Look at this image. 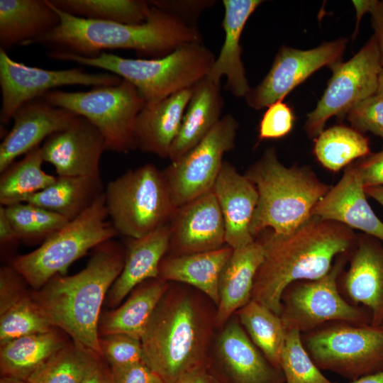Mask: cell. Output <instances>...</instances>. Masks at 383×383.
<instances>
[{
	"mask_svg": "<svg viewBox=\"0 0 383 383\" xmlns=\"http://www.w3.org/2000/svg\"><path fill=\"white\" fill-rule=\"evenodd\" d=\"M301 336L320 370L353 381L383 370V326L331 322Z\"/></svg>",
	"mask_w": 383,
	"mask_h": 383,
	"instance_id": "cell-10",
	"label": "cell"
},
{
	"mask_svg": "<svg viewBox=\"0 0 383 383\" xmlns=\"http://www.w3.org/2000/svg\"><path fill=\"white\" fill-rule=\"evenodd\" d=\"M109 216L124 236L139 238L170 222L177 207L162 172L151 163L128 170L104 191Z\"/></svg>",
	"mask_w": 383,
	"mask_h": 383,
	"instance_id": "cell-8",
	"label": "cell"
},
{
	"mask_svg": "<svg viewBox=\"0 0 383 383\" xmlns=\"http://www.w3.org/2000/svg\"><path fill=\"white\" fill-rule=\"evenodd\" d=\"M233 250L226 245L207 252L163 257L160 265L158 277L166 282L192 285L218 305L220 276Z\"/></svg>",
	"mask_w": 383,
	"mask_h": 383,
	"instance_id": "cell-29",
	"label": "cell"
},
{
	"mask_svg": "<svg viewBox=\"0 0 383 383\" xmlns=\"http://www.w3.org/2000/svg\"><path fill=\"white\" fill-rule=\"evenodd\" d=\"M349 252L338 255L325 276L297 281L284 289L279 316L286 332L295 330L302 333L331 322L372 323L370 312L349 303L338 288V278L348 264Z\"/></svg>",
	"mask_w": 383,
	"mask_h": 383,
	"instance_id": "cell-11",
	"label": "cell"
},
{
	"mask_svg": "<svg viewBox=\"0 0 383 383\" xmlns=\"http://www.w3.org/2000/svg\"><path fill=\"white\" fill-rule=\"evenodd\" d=\"M153 383H163L162 380L158 377Z\"/></svg>",
	"mask_w": 383,
	"mask_h": 383,
	"instance_id": "cell-58",
	"label": "cell"
},
{
	"mask_svg": "<svg viewBox=\"0 0 383 383\" xmlns=\"http://www.w3.org/2000/svg\"><path fill=\"white\" fill-rule=\"evenodd\" d=\"M280 370L284 383H335L323 374L304 346L301 333L286 332Z\"/></svg>",
	"mask_w": 383,
	"mask_h": 383,
	"instance_id": "cell-39",
	"label": "cell"
},
{
	"mask_svg": "<svg viewBox=\"0 0 383 383\" xmlns=\"http://www.w3.org/2000/svg\"><path fill=\"white\" fill-rule=\"evenodd\" d=\"M238 126L231 114L222 116L199 143L162 170L177 208L212 190Z\"/></svg>",
	"mask_w": 383,
	"mask_h": 383,
	"instance_id": "cell-13",
	"label": "cell"
},
{
	"mask_svg": "<svg viewBox=\"0 0 383 383\" xmlns=\"http://www.w3.org/2000/svg\"><path fill=\"white\" fill-rule=\"evenodd\" d=\"M207 383H221V382H219L217 379H216L212 375L209 374L208 375Z\"/></svg>",
	"mask_w": 383,
	"mask_h": 383,
	"instance_id": "cell-57",
	"label": "cell"
},
{
	"mask_svg": "<svg viewBox=\"0 0 383 383\" xmlns=\"http://www.w3.org/2000/svg\"><path fill=\"white\" fill-rule=\"evenodd\" d=\"M40 98L87 119L103 135L107 150L127 153L135 149V123L146 101L129 82L122 79L116 85L82 91L55 89Z\"/></svg>",
	"mask_w": 383,
	"mask_h": 383,
	"instance_id": "cell-9",
	"label": "cell"
},
{
	"mask_svg": "<svg viewBox=\"0 0 383 383\" xmlns=\"http://www.w3.org/2000/svg\"><path fill=\"white\" fill-rule=\"evenodd\" d=\"M264 248L257 238L233 250L219 279V301L216 321L226 323L231 316L251 299L254 279L264 259Z\"/></svg>",
	"mask_w": 383,
	"mask_h": 383,
	"instance_id": "cell-26",
	"label": "cell"
},
{
	"mask_svg": "<svg viewBox=\"0 0 383 383\" xmlns=\"http://www.w3.org/2000/svg\"><path fill=\"white\" fill-rule=\"evenodd\" d=\"M350 383H383V370L360 377Z\"/></svg>",
	"mask_w": 383,
	"mask_h": 383,
	"instance_id": "cell-53",
	"label": "cell"
},
{
	"mask_svg": "<svg viewBox=\"0 0 383 383\" xmlns=\"http://www.w3.org/2000/svg\"><path fill=\"white\" fill-rule=\"evenodd\" d=\"M370 14L372 26L374 31V35L377 42L383 67V0L375 1Z\"/></svg>",
	"mask_w": 383,
	"mask_h": 383,
	"instance_id": "cell-49",
	"label": "cell"
},
{
	"mask_svg": "<svg viewBox=\"0 0 383 383\" xmlns=\"http://www.w3.org/2000/svg\"><path fill=\"white\" fill-rule=\"evenodd\" d=\"M40 147L44 161L55 167L59 177L99 176L101 157L106 150L99 131L79 115Z\"/></svg>",
	"mask_w": 383,
	"mask_h": 383,
	"instance_id": "cell-18",
	"label": "cell"
},
{
	"mask_svg": "<svg viewBox=\"0 0 383 383\" xmlns=\"http://www.w3.org/2000/svg\"><path fill=\"white\" fill-rule=\"evenodd\" d=\"M4 207L21 241L44 242L69 222L55 212L27 202Z\"/></svg>",
	"mask_w": 383,
	"mask_h": 383,
	"instance_id": "cell-38",
	"label": "cell"
},
{
	"mask_svg": "<svg viewBox=\"0 0 383 383\" xmlns=\"http://www.w3.org/2000/svg\"><path fill=\"white\" fill-rule=\"evenodd\" d=\"M41 147L33 149L19 161L1 173L0 204L3 206L23 202L49 185L57 178L43 169Z\"/></svg>",
	"mask_w": 383,
	"mask_h": 383,
	"instance_id": "cell-33",
	"label": "cell"
},
{
	"mask_svg": "<svg viewBox=\"0 0 383 383\" xmlns=\"http://www.w3.org/2000/svg\"><path fill=\"white\" fill-rule=\"evenodd\" d=\"M377 92L383 95V68L379 77V86Z\"/></svg>",
	"mask_w": 383,
	"mask_h": 383,
	"instance_id": "cell-56",
	"label": "cell"
},
{
	"mask_svg": "<svg viewBox=\"0 0 383 383\" xmlns=\"http://www.w3.org/2000/svg\"><path fill=\"white\" fill-rule=\"evenodd\" d=\"M169 224L171 255L207 252L226 245L224 221L213 190L177 207Z\"/></svg>",
	"mask_w": 383,
	"mask_h": 383,
	"instance_id": "cell-17",
	"label": "cell"
},
{
	"mask_svg": "<svg viewBox=\"0 0 383 383\" xmlns=\"http://www.w3.org/2000/svg\"><path fill=\"white\" fill-rule=\"evenodd\" d=\"M170 239L169 223L145 236L130 238L123 270L105 299L108 307L116 308L138 285L158 278L160 265L168 251Z\"/></svg>",
	"mask_w": 383,
	"mask_h": 383,
	"instance_id": "cell-24",
	"label": "cell"
},
{
	"mask_svg": "<svg viewBox=\"0 0 383 383\" xmlns=\"http://www.w3.org/2000/svg\"><path fill=\"white\" fill-rule=\"evenodd\" d=\"M237 311L240 322L252 342L269 362L281 371L286 331L280 316L253 299Z\"/></svg>",
	"mask_w": 383,
	"mask_h": 383,
	"instance_id": "cell-34",
	"label": "cell"
},
{
	"mask_svg": "<svg viewBox=\"0 0 383 383\" xmlns=\"http://www.w3.org/2000/svg\"><path fill=\"white\" fill-rule=\"evenodd\" d=\"M59 23L50 0H0V48L27 46Z\"/></svg>",
	"mask_w": 383,
	"mask_h": 383,
	"instance_id": "cell-27",
	"label": "cell"
},
{
	"mask_svg": "<svg viewBox=\"0 0 383 383\" xmlns=\"http://www.w3.org/2000/svg\"><path fill=\"white\" fill-rule=\"evenodd\" d=\"M347 118L357 131H370L383 139V95L378 92L357 104Z\"/></svg>",
	"mask_w": 383,
	"mask_h": 383,
	"instance_id": "cell-42",
	"label": "cell"
},
{
	"mask_svg": "<svg viewBox=\"0 0 383 383\" xmlns=\"http://www.w3.org/2000/svg\"><path fill=\"white\" fill-rule=\"evenodd\" d=\"M267 108L259 125V140L278 139L289 133L295 120L291 107L279 101Z\"/></svg>",
	"mask_w": 383,
	"mask_h": 383,
	"instance_id": "cell-43",
	"label": "cell"
},
{
	"mask_svg": "<svg viewBox=\"0 0 383 383\" xmlns=\"http://www.w3.org/2000/svg\"><path fill=\"white\" fill-rule=\"evenodd\" d=\"M101 175L59 177L23 202L55 212L69 221L79 216L104 194Z\"/></svg>",
	"mask_w": 383,
	"mask_h": 383,
	"instance_id": "cell-31",
	"label": "cell"
},
{
	"mask_svg": "<svg viewBox=\"0 0 383 383\" xmlns=\"http://www.w3.org/2000/svg\"><path fill=\"white\" fill-rule=\"evenodd\" d=\"M57 9L72 16L125 24H140L151 11L143 0H50Z\"/></svg>",
	"mask_w": 383,
	"mask_h": 383,
	"instance_id": "cell-37",
	"label": "cell"
},
{
	"mask_svg": "<svg viewBox=\"0 0 383 383\" xmlns=\"http://www.w3.org/2000/svg\"><path fill=\"white\" fill-rule=\"evenodd\" d=\"M223 101L220 84L206 77L192 87L179 133L169 152L175 162L199 143L221 118Z\"/></svg>",
	"mask_w": 383,
	"mask_h": 383,
	"instance_id": "cell-28",
	"label": "cell"
},
{
	"mask_svg": "<svg viewBox=\"0 0 383 383\" xmlns=\"http://www.w3.org/2000/svg\"><path fill=\"white\" fill-rule=\"evenodd\" d=\"M206 328L202 312L191 296L167 291L140 339L145 362L163 383H177L203 366Z\"/></svg>",
	"mask_w": 383,
	"mask_h": 383,
	"instance_id": "cell-5",
	"label": "cell"
},
{
	"mask_svg": "<svg viewBox=\"0 0 383 383\" xmlns=\"http://www.w3.org/2000/svg\"><path fill=\"white\" fill-rule=\"evenodd\" d=\"M192 87L173 94L157 103L145 104L135 123V149L161 158H168L170 148L179 133L192 96Z\"/></svg>",
	"mask_w": 383,
	"mask_h": 383,
	"instance_id": "cell-23",
	"label": "cell"
},
{
	"mask_svg": "<svg viewBox=\"0 0 383 383\" xmlns=\"http://www.w3.org/2000/svg\"><path fill=\"white\" fill-rule=\"evenodd\" d=\"M111 370L114 383H153L158 377L144 362L111 367Z\"/></svg>",
	"mask_w": 383,
	"mask_h": 383,
	"instance_id": "cell-46",
	"label": "cell"
},
{
	"mask_svg": "<svg viewBox=\"0 0 383 383\" xmlns=\"http://www.w3.org/2000/svg\"><path fill=\"white\" fill-rule=\"evenodd\" d=\"M365 188L383 186V147L354 163Z\"/></svg>",
	"mask_w": 383,
	"mask_h": 383,
	"instance_id": "cell-45",
	"label": "cell"
},
{
	"mask_svg": "<svg viewBox=\"0 0 383 383\" xmlns=\"http://www.w3.org/2000/svg\"><path fill=\"white\" fill-rule=\"evenodd\" d=\"M168 288V282L159 277L138 285L123 304L101 314L99 337L121 333L141 339L155 309Z\"/></svg>",
	"mask_w": 383,
	"mask_h": 383,
	"instance_id": "cell-30",
	"label": "cell"
},
{
	"mask_svg": "<svg viewBox=\"0 0 383 383\" xmlns=\"http://www.w3.org/2000/svg\"><path fill=\"white\" fill-rule=\"evenodd\" d=\"M121 81L110 72L89 73L80 67L51 70L30 67L13 60L0 48V121L7 123L23 104L58 87L116 85Z\"/></svg>",
	"mask_w": 383,
	"mask_h": 383,
	"instance_id": "cell-14",
	"label": "cell"
},
{
	"mask_svg": "<svg viewBox=\"0 0 383 383\" xmlns=\"http://www.w3.org/2000/svg\"><path fill=\"white\" fill-rule=\"evenodd\" d=\"M208 375L204 366H201L186 374L177 383H207Z\"/></svg>",
	"mask_w": 383,
	"mask_h": 383,
	"instance_id": "cell-52",
	"label": "cell"
},
{
	"mask_svg": "<svg viewBox=\"0 0 383 383\" xmlns=\"http://www.w3.org/2000/svg\"><path fill=\"white\" fill-rule=\"evenodd\" d=\"M212 190L223 216L226 245L236 249L252 243L250 227L258 201L254 184L223 161Z\"/></svg>",
	"mask_w": 383,
	"mask_h": 383,
	"instance_id": "cell-21",
	"label": "cell"
},
{
	"mask_svg": "<svg viewBox=\"0 0 383 383\" xmlns=\"http://www.w3.org/2000/svg\"><path fill=\"white\" fill-rule=\"evenodd\" d=\"M77 114L52 106L42 98L23 104L13 117V124L0 145V173L14 160L26 155L50 135L66 129Z\"/></svg>",
	"mask_w": 383,
	"mask_h": 383,
	"instance_id": "cell-19",
	"label": "cell"
},
{
	"mask_svg": "<svg viewBox=\"0 0 383 383\" xmlns=\"http://www.w3.org/2000/svg\"><path fill=\"white\" fill-rule=\"evenodd\" d=\"M348 39L325 42L309 50L282 46L277 53L268 73L245 97L247 104L255 110L283 101L296 86L320 68L339 62L346 49Z\"/></svg>",
	"mask_w": 383,
	"mask_h": 383,
	"instance_id": "cell-15",
	"label": "cell"
},
{
	"mask_svg": "<svg viewBox=\"0 0 383 383\" xmlns=\"http://www.w3.org/2000/svg\"><path fill=\"white\" fill-rule=\"evenodd\" d=\"M262 2L260 0L222 1L224 41L206 78L220 84L221 79L226 77V89L237 97L245 98L250 89L241 58V35L249 18Z\"/></svg>",
	"mask_w": 383,
	"mask_h": 383,
	"instance_id": "cell-22",
	"label": "cell"
},
{
	"mask_svg": "<svg viewBox=\"0 0 383 383\" xmlns=\"http://www.w3.org/2000/svg\"><path fill=\"white\" fill-rule=\"evenodd\" d=\"M330 68L333 74L326 89L307 114L304 128L310 138H316L332 116L343 117L360 101L377 93L383 67L374 35L349 60Z\"/></svg>",
	"mask_w": 383,
	"mask_h": 383,
	"instance_id": "cell-12",
	"label": "cell"
},
{
	"mask_svg": "<svg viewBox=\"0 0 383 383\" xmlns=\"http://www.w3.org/2000/svg\"><path fill=\"white\" fill-rule=\"evenodd\" d=\"M58 328L23 336L1 345V377L26 381L52 355L69 340Z\"/></svg>",
	"mask_w": 383,
	"mask_h": 383,
	"instance_id": "cell-32",
	"label": "cell"
},
{
	"mask_svg": "<svg viewBox=\"0 0 383 383\" xmlns=\"http://www.w3.org/2000/svg\"><path fill=\"white\" fill-rule=\"evenodd\" d=\"M255 238L262 243L265 254L251 299L279 316L284 289L293 282L325 276L335 258L352 249L356 235L345 225L312 216L290 233L265 229Z\"/></svg>",
	"mask_w": 383,
	"mask_h": 383,
	"instance_id": "cell-1",
	"label": "cell"
},
{
	"mask_svg": "<svg viewBox=\"0 0 383 383\" xmlns=\"http://www.w3.org/2000/svg\"><path fill=\"white\" fill-rule=\"evenodd\" d=\"M102 357L111 367L144 362L140 339L126 334H112L99 338Z\"/></svg>",
	"mask_w": 383,
	"mask_h": 383,
	"instance_id": "cell-41",
	"label": "cell"
},
{
	"mask_svg": "<svg viewBox=\"0 0 383 383\" xmlns=\"http://www.w3.org/2000/svg\"><path fill=\"white\" fill-rule=\"evenodd\" d=\"M55 9L59 24L28 45H40L49 52L83 57H95L106 50L126 49L142 57L157 59L202 40L195 26L153 6L148 19L140 24L87 19Z\"/></svg>",
	"mask_w": 383,
	"mask_h": 383,
	"instance_id": "cell-2",
	"label": "cell"
},
{
	"mask_svg": "<svg viewBox=\"0 0 383 383\" xmlns=\"http://www.w3.org/2000/svg\"><path fill=\"white\" fill-rule=\"evenodd\" d=\"M365 192L383 206V186L367 187Z\"/></svg>",
	"mask_w": 383,
	"mask_h": 383,
	"instance_id": "cell-54",
	"label": "cell"
},
{
	"mask_svg": "<svg viewBox=\"0 0 383 383\" xmlns=\"http://www.w3.org/2000/svg\"><path fill=\"white\" fill-rule=\"evenodd\" d=\"M126 248L109 240L94 248L86 267L72 275H57L30 296L56 328L101 355L99 322L106 297L121 274Z\"/></svg>",
	"mask_w": 383,
	"mask_h": 383,
	"instance_id": "cell-3",
	"label": "cell"
},
{
	"mask_svg": "<svg viewBox=\"0 0 383 383\" xmlns=\"http://www.w3.org/2000/svg\"><path fill=\"white\" fill-rule=\"evenodd\" d=\"M53 328L32 300L30 293L0 314V345Z\"/></svg>",
	"mask_w": 383,
	"mask_h": 383,
	"instance_id": "cell-40",
	"label": "cell"
},
{
	"mask_svg": "<svg viewBox=\"0 0 383 383\" xmlns=\"http://www.w3.org/2000/svg\"><path fill=\"white\" fill-rule=\"evenodd\" d=\"M151 6L177 15L185 21L187 18H196L212 1H149ZM192 24V23H191Z\"/></svg>",
	"mask_w": 383,
	"mask_h": 383,
	"instance_id": "cell-47",
	"label": "cell"
},
{
	"mask_svg": "<svg viewBox=\"0 0 383 383\" xmlns=\"http://www.w3.org/2000/svg\"><path fill=\"white\" fill-rule=\"evenodd\" d=\"M26 284H28L26 281L11 265L1 267L0 314L30 294Z\"/></svg>",
	"mask_w": 383,
	"mask_h": 383,
	"instance_id": "cell-44",
	"label": "cell"
},
{
	"mask_svg": "<svg viewBox=\"0 0 383 383\" xmlns=\"http://www.w3.org/2000/svg\"><path fill=\"white\" fill-rule=\"evenodd\" d=\"M245 174L258 194L250 227L255 239L265 229L285 235L299 228L331 187L310 167L284 165L274 148L267 149Z\"/></svg>",
	"mask_w": 383,
	"mask_h": 383,
	"instance_id": "cell-4",
	"label": "cell"
},
{
	"mask_svg": "<svg viewBox=\"0 0 383 383\" xmlns=\"http://www.w3.org/2000/svg\"><path fill=\"white\" fill-rule=\"evenodd\" d=\"M109 217L104 194L87 211L69 221L35 250L16 257L12 267L37 290L91 249L118 235Z\"/></svg>",
	"mask_w": 383,
	"mask_h": 383,
	"instance_id": "cell-7",
	"label": "cell"
},
{
	"mask_svg": "<svg viewBox=\"0 0 383 383\" xmlns=\"http://www.w3.org/2000/svg\"><path fill=\"white\" fill-rule=\"evenodd\" d=\"M313 153L325 168L338 172L369 155L370 143L367 138L353 128L334 126L315 138Z\"/></svg>",
	"mask_w": 383,
	"mask_h": 383,
	"instance_id": "cell-35",
	"label": "cell"
},
{
	"mask_svg": "<svg viewBox=\"0 0 383 383\" xmlns=\"http://www.w3.org/2000/svg\"><path fill=\"white\" fill-rule=\"evenodd\" d=\"M48 56L114 74L131 83L148 104L192 87L206 77L216 59L209 48L196 42L157 59L126 58L106 52L95 57L48 52Z\"/></svg>",
	"mask_w": 383,
	"mask_h": 383,
	"instance_id": "cell-6",
	"label": "cell"
},
{
	"mask_svg": "<svg viewBox=\"0 0 383 383\" xmlns=\"http://www.w3.org/2000/svg\"><path fill=\"white\" fill-rule=\"evenodd\" d=\"M21 241L17 233L9 221L4 207L0 208V244L1 248L13 245Z\"/></svg>",
	"mask_w": 383,
	"mask_h": 383,
	"instance_id": "cell-50",
	"label": "cell"
},
{
	"mask_svg": "<svg viewBox=\"0 0 383 383\" xmlns=\"http://www.w3.org/2000/svg\"><path fill=\"white\" fill-rule=\"evenodd\" d=\"M348 263L338 278L340 294L370 312L371 325L383 326V243L365 233L356 235Z\"/></svg>",
	"mask_w": 383,
	"mask_h": 383,
	"instance_id": "cell-16",
	"label": "cell"
},
{
	"mask_svg": "<svg viewBox=\"0 0 383 383\" xmlns=\"http://www.w3.org/2000/svg\"><path fill=\"white\" fill-rule=\"evenodd\" d=\"M312 216L357 229L383 243V222L367 200L365 188L354 163L319 200Z\"/></svg>",
	"mask_w": 383,
	"mask_h": 383,
	"instance_id": "cell-20",
	"label": "cell"
},
{
	"mask_svg": "<svg viewBox=\"0 0 383 383\" xmlns=\"http://www.w3.org/2000/svg\"><path fill=\"white\" fill-rule=\"evenodd\" d=\"M375 1L376 0H362L352 1L356 11V24L353 38H355V35L357 33L359 24L362 17L367 12L370 13L372 8L375 3Z\"/></svg>",
	"mask_w": 383,
	"mask_h": 383,
	"instance_id": "cell-51",
	"label": "cell"
},
{
	"mask_svg": "<svg viewBox=\"0 0 383 383\" xmlns=\"http://www.w3.org/2000/svg\"><path fill=\"white\" fill-rule=\"evenodd\" d=\"M0 383H27L26 381L7 377H1L0 379Z\"/></svg>",
	"mask_w": 383,
	"mask_h": 383,
	"instance_id": "cell-55",
	"label": "cell"
},
{
	"mask_svg": "<svg viewBox=\"0 0 383 383\" xmlns=\"http://www.w3.org/2000/svg\"><path fill=\"white\" fill-rule=\"evenodd\" d=\"M99 355L73 340L52 355L27 383H83Z\"/></svg>",
	"mask_w": 383,
	"mask_h": 383,
	"instance_id": "cell-36",
	"label": "cell"
},
{
	"mask_svg": "<svg viewBox=\"0 0 383 383\" xmlns=\"http://www.w3.org/2000/svg\"><path fill=\"white\" fill-rule=\"evenodd\" d=\"M83 383H114L111 367L102 355L98 356Z\"/></svg>",
	"mask_w": 383,
	"mask_h": 383,
	"instance_id": "cell-48",
	"label": "cell"
},
{
	"mask_svg": "<svg viewBox=\"0 0 383 383\" xmlns=\"http://www.w3.org/2000/svg\"><path fill=\"white\" fill-rule=\"evenodd\" d=\"M218 353L233 383H284L282 371L269 362L235 321L221 333Z\"/></svg>",
	"mask_w": 383,
	"mask_h": 383,
	"instance_id": "cell-25",
	"label": "cell"
}]
</instances>
